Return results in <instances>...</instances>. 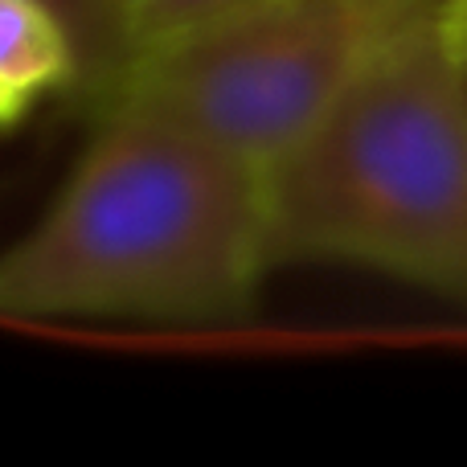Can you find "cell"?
I'll return each mask as SVG.
<instances>
[{"label": "cell", "mask_w": 467, "mask_h": 467, "mask_svg": "<svg viewBox=\"0 0 467 467\" xmlns=\"http://www.w3.org/2000/svg\"><path fill=\"white\" fill-rule=\"evenodd\" d=\"M266 271L263 169L119 103L49 213L0 254V316L230 320Z\"/></svg>", "instance_id": "obj_1"}, {"label": "cell", "mask_w": 467, "mask_h": 467, "mask_svg": "<svg viewBox=\"0 0 467 467\" xmlns=\"http://www.w3.org/2000/svg\"><path fill=\"white\" fill-rule=\"evenodd\" d=\"M266 254L378 266L467 299V82L451 13L398 29L263 169Z\"/></svg>", "instance_id": "obj_2"}, {"label": "cell", "mask_w": 467, "mask_h": 467, "mask_svg": "<svg viewBox=\"0 0 467 467\" xmlns=\"http://www.w3.org/2000/svg\"><path fill=\"white\" fill-rule=\"evenodd\" d=\"M419 16L381 0H266L226 25L136 54L99 107L156 111L266 169Z\"/></svg>", "instance_id": "obj_3"}, {"label": "cell", "mask_w": 467, "mask_h": 467, "mask_svg": "<svg viewBox=\"0 0 467 467\" xmlns=\"http://www.w3.org/2000/svg\"><path fill=\"white\" fill-rule=\"evenodd\" d=\"M66 82H78V54L57 16L37 0H0V123Z\"/></svg>", "instance_id": "obj_4"}, {"label": "cell", "mask_w": 467, "mask_h": 467, "mask_svg": "<svg viewBox=\"0 0 467 467\" xmlns=\"http://www.w3.org/2000/svg\"><path fill=\"white\" fill-rule=\"evenodd\" d=\"M258 5H266V0H115L123 41H128V62L148 49L172 46V41H185L193 33L213 29V25H226Z\"/></svg>", "instance_id": "obj_5"}, {"label": "cell", "mask_w": 467, "mask_h": 467, "mask_svg": "<svg viewBox=\"0 0 467 467\" xmlns=\"http://www.w3.org/2000/svg\"><path fill=\"white\" fill-rule=\"evenodd\" d=\"M37 5L57 16L78 54V82H87L99 99L128 66V41H123L115 0H37Z\"/></svg>", "instance_id": "obj_6"}, {"label": "cell", "mask_w": 467, "mask_h": 467, "mask_svg": "<svg viewBox=\"0 0 467 467\" xmlns=\"http://www.w3.org/2000/svg\"><path fill=\"white\" fill-rule=\"evenodd\" d=\"M381 5H389V8H402V13H451L460 0H381Z\"/></svg>", "instance_id": "obj_7"}, {"label": "cell", "mask_w": 467, "mask_h": 467, "mask_svg": "<svg viewBox=\"0 0 467 467\" xmlns=\"http://www.w3.org/2000/svg\"><path fill=\"white\" fill-rule=\"evenodd\" d=\"M451 25H455V37H460V57H463V82H467V5L451 8Z\"/></svg>", "instance_id": "obj_8"}, {"label": "cell", "mask_w": 467, "mask_h": 467, "mask_svg": "<svg viewBox=\"0 0 467 467\" xmlns=\"http://www.w3.org/2000/svg\"><path fill=\"white\" fill-rule=\"evenodd\" d=\"M460 5H467V0H460Z\"/></svg>", "instance_id": "obj_9"}]
</instances>
